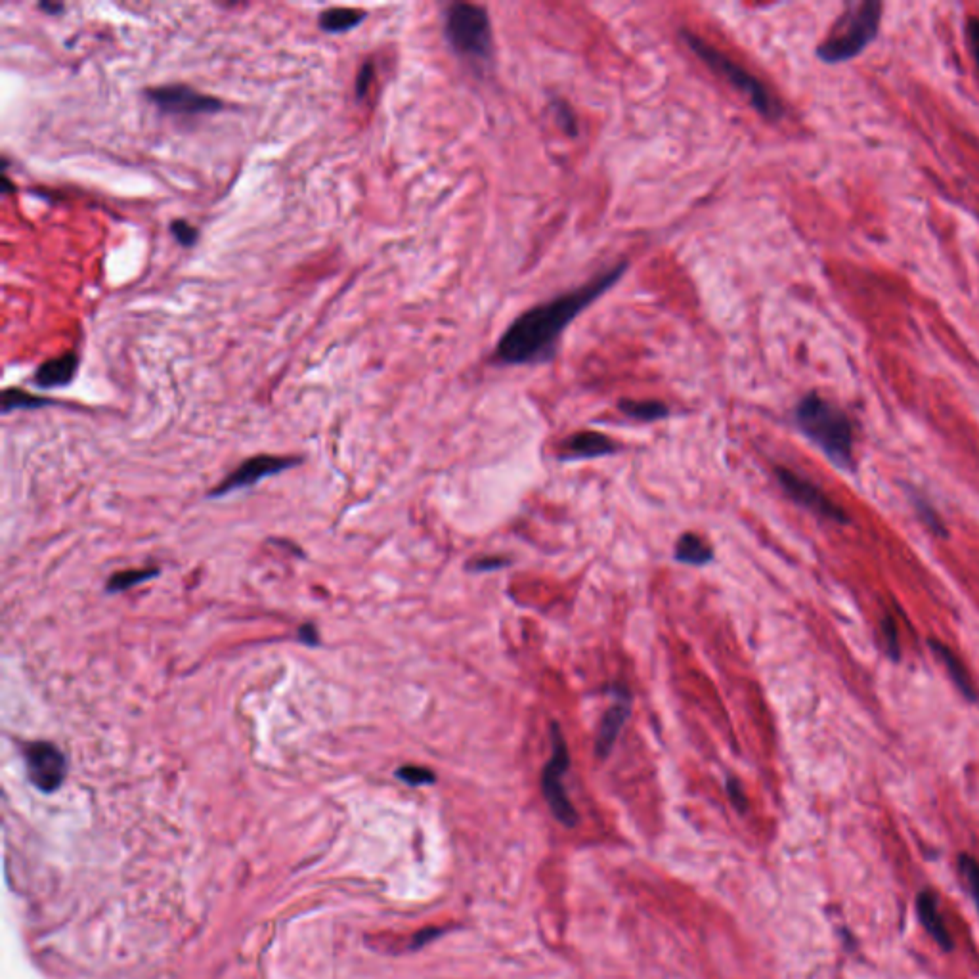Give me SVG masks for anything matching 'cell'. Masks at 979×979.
<instances>
[{"instance_id":"6da1fadb","label":"cell","mask_w":979,"mask_h":979,"mask_svg":"<svg viewBox=\"0 0 979 979\" xmlns=\"http://www.w3.org/2000/svg\"><path fill=\"white\" fill-rule=\"evenodd\" d=\"M628 268L630 262H618L591 282L526 310L503 331L494 362L500 366H536L553 360L566 327L620 282Z\"/></svg>"},{"instance_id":"7a4b0ae2","label":"cell","mask_w":979,"mask_h":979,"mask_svg":"<svg viewBox=\"0 0 979 979\" xmlns=\"http://www.w3.org/2000/svg\"><path fill=\"white\" fill-rule=\"evenodd\" d=\"M796 423L809 440L838 467L849 469L853 463V427L848 415L838 406L811 392L796 406Z\"/></svg>"},{"instance_id":"3957f363","label":"cell","mask_w":979,"mask_h":979,"mask_svg":"<svg viewBox=\"0 0 979 979\" xmlns=\"http://www.w3.org/2000/svg\"><path fill=\"white\" fill-rule=\"evenodd\" d=\"M681 39L685 41L693 54H697L704 66L712 69L725 83H729L735 90H739L740 94H744L746 100L750 102V106L756 109L762 117L773 119V121L783 117V104L754 73H750L746 67L740 66L737 60H733L731 56L721 52L718 46L704 41L702 37H698L697 33H693L689 29L681 31Z\"/></svg>"},{"instance_id":"277c9868","label":"cell","mask_w":979,"mask_h":979,"mask_svg":"<svg viewBox=\"0 0 979 979\" xmlns=\"http://www.w3.org/2000/svg\"><path fill=\"white\" fill-rule=\"evenodd\" d=\"M444 35L450 48L475 69L494 60V35L488 10L479 4L452 2L444 12Z\"/></svg>"},{"instance_id":"5b68a950","label":"cell","mask_w":979,"mask_h":979,"mask_svg":"<svg viewBox=\"0 0 979 979\" xmlns=\"http://www.w3.org/2000/svg\"><path fill=\"white\" fill-rule=\"evenodd\" d=\"M882 16L880 2L851 4L848 12L834 25L827 41L819 46L817 56L827 64L846 62L863 52V48L876 37Z\"/></svg>"},{"instance_id":"8992f818","label":"cell","mask_w":979,"mask_h":979,"mask_svg":"<svg viewBox=\"0 0 979 979\" xmlns=\"http://www.w3.org/2000/svg\"><path fill=\"white\" fill-rule=\"evenodd\" d=\"M570 767V752L566 744L563 729L557 721L551 723V758L545 763L542 769V794L545 802L549 805L553 817L563 823L565 827L572 828L578 825V811L570 802L566 794L565 779L566 771Z\"/></svg>"},{"instance_id":"52a82bcc","label":"cell","mask_w":979,"mask_h":979,"mask_svg":"<svg viewBox=\"0 0 979 979\" xmlns=\"http://www.w3.org/2000/svg\"><path fill=\"white\" fill-rule=\"evenodd\" d=\"M23 760H25L29 781L44 794L56 792L66 781V756L52 742L46 740L29 742L23 750Z\"/></svg>"},{"instance_id":"ba28073f","label":"cell","mask_w":979,"mask_h":979,"mask_svg":"<svg viewBox=\"0 0 979 979\" xmlns=\"http://www.w3.org/2000/svg\"><path fill=\"white\" fill-rule=\"evenodd\" d=\"M146 98L163 113L178 115V117L207 115L222 109V102L218 98L197 92L196 88L188 85H163V87L150 88L146 90Z\"/></svg>"},{"instance_id":"9c48e42d","label":"cell","mask_w":979,"mask_h":979,"mask_svg":"<svg viewBox=\"0 0 979 979\" xmlns=\"http://www.w3.org/2000/svg\"><path fill=\"white\" fill-rule=\"evenodd\" d=\"M777 479H779V484L783 486L784 492L796 501L798 505H802L805 509H809L811 513L823 517V519H828V521H834V523H848V515L846 511L836 505L834 501L828 500L827 494L815 486L813 482L800 477L798 473L786 469V467H777L775 471Z\"/></svg>"},{"instance_id":"30bf717a","label":"cell","mask_w":979,"mask_h":979,"mask_svg":"<svg viewBox=\"0 0 979 979\" xmlns=\"http://www.w3.org/2000/svg\"><path fill=\"white\" fill-rule=\"evenodd\" d=\"M299 461L301 459H295V457L268 456V454L249 457L247 461L241 463L236 471H232L226 479L222 480L209 496L211 498H222V496H226L230 492H236V490H241V488H249V486L257 484L259 480L272 477V475H278L282 471H287L289 467L297 465Z\"/></svg>"},{"instance_id":"8fae6325","label":"cell","mask_w":979,"mask_h":979,"mask_svg":"<svg viewBox=\"0 0 979 979\" xmlns=\"http://www.w3.org/2000/svg\"><path fill=\"white\" fill-rule=\"evenodd\" d=\"M610 693L614 697V704L605 712L595 740V754L601 760L609 758L612 748L616 746V740L631 716L630 691L622 683H616L610 687Z\"/></svg>"},{"instance_id":"7c38bea8","label":"cell","mask_w":979,"mask_h":979,"mask_svg":"<svg viewBox=\"0 0 979 979\" xmlns=\"http://www.w3.org/2000/svg\"><path fill=\"white\" fill-rule=\"evenodd\" d=\"M559 457L563 461H578V459H595V457L614 456L620 446L610 436L597 431H582L570 435L559 448Z\"/></svg>"},{"instance_id":"4fadbf2b","label":"cell","mask_w":979,"mask_h":979,"mask_svg":"<svg viewBox=\"0 0 979 979\" xmlns=\"http://www.w3.org/2000/svg\"><path fill=\"white\" fill-rule=\"evenodd\" d=\"M916 911H918L922 926L926 928V932L930 936L934 937L937 945L943 951H953L955 943H953V937L949 934V930H947V926H945V922L941 918V913H939L936 893L932 892V890H922V892L918 893V897H916Z\"/></svg>"},{"instance_id":"5bb4252c","label":"cell","mask_w":979,"mask_h":979,"mask_svg":"<svg viewBox=\"0 0 979 979\" xmlns=\"http://www.w3.org/2000/svg\"><path fill=\"white\" fill-rule=\"evenodd\" d=\"M77 366H79V358L73 352L56 356V358L46 360L44 364L39 366V370L35 371L33 383L39 389L66 387V385H69L75 379Z\"/></svg>"},{"instance_id":"9a60e30c","label":"cell","mask_w":979,"mask_h":979,"mask_svg":"<svg viewBox=\"0 0 979 979\" xmlns=\"http://www.w3.org/2000/svg\"><path fill=\"white\" fill-rule=\"evenodd\" d=\"M674 559L681 565H710L714 561V549L695 532H685L675 544Z\"/></svg>"},{"instance_id":"2e32d148","label":"cell","mask_w":979,"mask_h":979,"mask_svg":"<svg viewBox=\"0 0 979 979\" xmlns=\"http://www.w3.org/2000/svg\"><path fill=\"white\" fill-rule=\"evenodd\" d=\"M930 647L939 656V660L945 664L947 672H949L951 679L955 681V685L960 689V693L968 698V700H976L978 693L974 689V683H972L970 675L966 672V668L962 666V662L958 660L957 654L953 653L949 647L941 645L939 641H930Z\"/></svg>"},{"instance_id":"e0dca14e","label":"cell","mask_w":979,"mask_h":979,"mask_svg":"<svg viewBox=\"0 0 979 979\" xmlns=\"http://www.w3.org/2000/svg\"><path fill=\"white\" fill-rule=\"evenodd\" d=\"M366 20V14L356 8H329L320 14V29L326 33H345Z\"/></svg>"},{"instance_id":"ac0fdd59","label":"cell","mask_w":979,"mask_h":979,"mask_svg":"<svg viewBox=\"0 0 979 979\" xmlns=\"http://www.w3.org/2000/svg\"><path fill=\"white\" fill-rule=\"evenodd\" d=\"M618 410L637 421H660L670 415V408L658 400H620Z\"/></svg>"},{"instance_id":"d6986e66","label":"cell","mask_w":979,"mask_h":979,"mask_svg":"<svg viewBox=\"0 0 979 979\" xmlns=\"http://www.w3.org/2000/svg\"><path fill=\"white\" fill-rule=\"evenodd\" d=\"M48 404H52L48 398L16 389V387L2 392V412L4 414L12 412V410H35V408L48 406Z\"/></svg>"},{"instance_id":"ffe728a7","label":"cell","mask_w":979,"mask_h":979,"mask_svg":"<svg viewBox=\"0 0 979 979\" xmlns=\"http://www.w3.org/2000/svg\"><path fill=\"white\" fill-rule=\"evenodd\" d=\"M159 574L157 568H136V570H123V572H117L113 574L106 584V589L109 593H119V591H127L131 589L132 586H138V584H144L148 580H152Z\"/></svg>"},{"instance_id":"44dd1931","label":"cell","mask_w":979,"mask_h":979,"mask_svg":"<svg viewBox=\"0 0 979 979\" xmlns=\"http://www.w3.org/2000/svg\"><path fill=\"white\" fill-rule=\"evenodd\" d=\"M549 108H551V113H553L557 125L563 129V132L572 138H576L578 136V119H576L572 108L563 100H553Z\"/></svg>"},{"instance_id":"7402d4cb","label":"cell","mask_w":979,"mask_h":979,"mask_svg":"<svg viewBox=\"0 0 979 979\" xmlns=\"http://www.w3.org/2000/svg\"><path fill=\"white\" fill-rule=\"evenodd\" d=\"M958 869H960L962 878L968 882L970 893H972V897H974L976 907H978L979 911V863L972 855L962 853L958 857Z\"/></svg>"},{"instance_id":"603a6c76","label":"cell","mask_w":979,"mask_h":979,"mask_svg":"<svg viewBox=\"0 0 979 979\" xmlns=\"http://www.w3.org/2000/svg\"><path fill=\"white\" fill-rule=\"evenodd\" d=\"M396 777L410 786H427L436 781L435 773L421 765H404L396 771Z\"/></svg>"},{"instance_id":"cb8c5ba5","label":"cell","mask_w":979,"mask_h":979,"mask_svg":"<svg viewBox=\"0 0 979 979\" xmlns=\"http://www.w3.org/2000/svg\"><path fill=\"white\" fill-rule=\"evenodd\" d=\"M171 234L184 247H192L199 240V230L184 218H176L171 222Z\"/></svg>"},{"instance_id":"d4e9b609","label":"cell","mask_w":979,"mask_h":979,"mask_svg":"<svg viewBox=\"0 0 979 979\" xmlns=\"http://www.w3.org/2000/svg\"><path fill=\"white\" fill-rule=\"evenodd\" d=\"M373 77H375V66L371 62H366L364 66L360 67L358 77H356V83H354V94H356L358 100H364L368 96L371 83H373Z\"/></svg>"},{"instance_id":"484cf974","label":"cell","mask_w":979,"mask_h":979,"mask_svg":"<svg viewBox=\"0 0 979 979\" xmlns=\"http://www.w3.org/2000/svg\"><path fill=\"white\" fill-rule=\"evenodd\" d=\"M882 633H884V639H886L888 654L892 656L893 660H899V656H901V649H899L897 626H895L892 616H884V620H882Z\"/></svg>"},{"instance_id":"4316f807","label":"cell","mask_w":979,"mask_h":979,"mask_svg":"<svg viewBox=\"0 0 979 979\" xmlns=\"http://www.w3.org/2000/svg\"><path fill=\"white\" fill-rule=\"evenodd\" d=\"M511 565V561L507 557H498V555H492V557H479L475 559L473 563L467 565V570L469 572H492V570H500V568H505V566Z\"/></svg>"},{"instance_id":"83f0119b","label":"cell","mask_w":979,"mask_h":979,"mask_svg":"<svg viewBox=\"0 0 979 979\" xmlns=\"http://www.w3.org/2000/svg\"><path fill=\"white\" fill-rule=\"evenodd\" d=\"M725 786H727V796H729L731 804L737 807L739 813H744L748 809V800H746V794L742 790V784H740L739 779L737 777H729Z\"/></svg>"},{"instance_id":"f1b7e54d","label":"cell","mask_w":979,"mask_h":979,"mask_svg":"<svg viewBox=\"0 0 979 979\" xmlns=\"http://www.w3.org/2000/svg\"><path fill=\"white\" fill-rule=\"evenodd\" d=\"M916 507H918V511H920V515H922V519H924V521L928 523V526H930V528H932L934 532H937V534H941V536H945V530H943V524H941V521L937 519L936 513H934V511H932V509H930L928 505H924L922 501H918V503H916Z\"/></svg>"},{"instance_id":"f546056e","label":"cell","mask_w":979,"mask_h":979,"mask_svg":"<svg viewBox=\"0 0 979 979\" xmlns=\"http://www.w3.org/2000/svg\"><path fill=\"white\" fill-rule=\"evenodd\" d=\"M299 639L308 647H318L320 645V635L314 624H303L299 630Z\"/></svg>"},{"instance_id":"4dcf8cb0","label":"cell","mask_w":979,"mask_h":979,"mask_svg":"<svg viewBox=\"0 0 979 979\" xmlns=\"http://www.w3.org/2000/svg\"><path fill=\"white\" fill-rule=\"evenodd\" d=\"M968 39H970V48H972V54L976 58V64L979 67V20L978 18H972L968 22Z\"/></svg>"},{"instance_id":"1f68e13d","label":"cell","mask_w":979,"mask_h":979,"mask_svg":"<svg viewBox=\"0 0 979 979\" xmlns=\"http://www.w3.org/2000/svg\"><path fill=\"white\" fill-rule=\"evenodd\" d=\"M39 8L44 10L46 14H50V16H58V14L64 12V4H60V2H41Z\"/></svg>"},{"instance_id":"d6a6232c","label":"cell","mask_w":979,"mask_h":979,"mask_svg":"<svg viewBox=\"0 0 979 979\" xmlns=\"http://www.w3.org/2000/svg\"><path fill=\"white\" fill-rule=\"evenodd\" d=\"M0 186H2V194H12V192H16V188H14L12 180H10L8 175H6V171H2V184H0Z\"/></svg>"}]
</instances>
